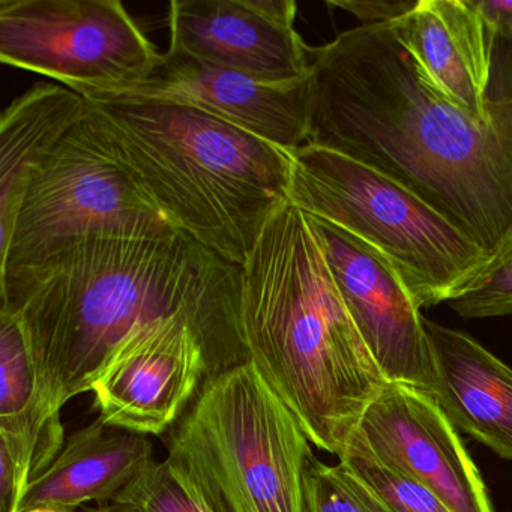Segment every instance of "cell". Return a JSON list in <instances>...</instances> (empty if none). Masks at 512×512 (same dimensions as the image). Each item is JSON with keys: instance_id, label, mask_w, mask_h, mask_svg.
I'll return each mask as SVG.
<instances>
[{"instance_id": "cell-1", "label": "cell", "mask_w": 512, "mask_h": 512, "mask_svg": "<svg viewBox=\"0 0 512 512\" xmlns=\"http://www.w3.org/2000/svg\"><path fill=\"white\" fill-rule=\"evenodd\" d=\"M0 311L19 320L44 407L91 392L137 329L184 317L205 344L208 377L245 364L242 266L187 233L97 238L0 272ZM206 377V379H208Z\"/></svg>"}, {"instance_id": "cell-2", "label": "cell", "mask_w": 512, "mask_h": 512, "mask_svg": "<svg viewBox=\"0 0 512 512\" xmlns=\"http://www.w3.org/2000/svg\"><path fill=\"white\" fill-rule=\"evenodd\" d=\"M311 145L418 194L491 256L512 236V79L479 121L419 77L392 23L311 47Z\"/></svg>"}, {"instance_id": "cell-3", "label": "cell", "mask_w": 512, "mask_h": 512, "mask_svg": "<svg viewBox=\"0 0 512 512\" xmlns=\"http://www.w3.org/2000/svg\"><path fill=\"white\" fill-rule=\"evenodd\" d=\"M245 359L310 442L340 460L388 380L335 283L319 233L287 203L242 266Z\"/></svg>"}, {"instance_id": "cell-4", "label": "cell", "mask_w": 512, "mask_h": 512, "mask_svg": "<svg viewBox=\"0 0 512 512\" xmlns=\"http://www.w3.org/2000/svg\"><path fill=\"white\" fill-rule=\"evenodd\" d=\"M107 154L173 226L244 266L289 203V152L182 104L83 97Z\"/></svg>"}, {"instance_id": "cell-5", "label": "cell", "mask_w": 512, "mask_h": 512, "mask_svg": "<svg viewBox=\"0 0 512 512\" xmlns=\"http://www.w3.org/2000/svg\"><path fill=\"white\" fill-rule=\"evenodd\" d=\"M289 157L290 205L377 251L419 308L448 304L493 259L454 221L380 170L311 143Z\"/></svg>"}, {"instance_id": "cell-6", "label": "cell", "mask_w": 512, "mask_h": 512, "mask_svg": "<svg viewBox=\"0 0 512 512\" xmlns=\"http://www.w3.org/2000/svg\"><path fill=\"white\" fill-rule=\"evenodd\" d=\"M167 451L223 512H307L310 439L250 362L205 379Z\"/></svg>"}, {"instance_id": "cell-7", "label": "cell", "mask_w": 512, "mask_h": 512, "mask_svg": "<svg viewBox=\"0 0 512 512\" xmlns=\"http://www.w3.org/2000/svg\"><path fill=\"white\" fill-rule=\"evenodd\" d=\"M179 232L145 199L80 122L32 169L16 223L0 248V272L31 265L97 238H148Z\"/></svg>"}, {"instance_id": "cell-8", "label": "cell", "mask_w": 512, "mask_h": 512, "mask_svg": "<svg viewBox=\"0 0 512 512\" xmlns=\"http://www.w3.org/2000/svg\"><path fill=\"white\" fill-rule=\"evenodd\" d=\"M163 53L119 0H0V61L82 97L145 83Z\"/></svg>"}, {"instance_id": "cell-9", "label": "cell", "mask_w": 512, "mask_h": 512, "mask_svg": "<svg viewBox=\"0 0 512 512\" xmlns=\"http://www.w3.org/2000/svg\"><path fill=\"white\" fill-rule=\"evenodd\" d=\"M208 377L205 344L184 317L143 326L113 353L92 385L98 419L143 436H163Z\"/></svg>"}, {"instance_id": "cell-10", "label": "cell", "mask_w": 512, "mask_h": 512, "mask_svg": "<svg viewBox=\"0 0 512 512\" xmlns=\"http://www.w3.org/2000/svg\"><path fill=\"white\" fill-rule=\"evenodd\" d=\"M350 442L433 491L454 512H496L457 428L424 389L386 383Z\"/></svg>"}, {"instance_id": "cell-11", "label": "cell", "mask_w": 512, "mask_h": 512, "mask_svg": "<svg viewBox=\"0 0 512 512\" xmlns=\"http://www.w3.org/2000/svg\"><path fill=\"white\" fill-rule=\"evenodd\" d=\"M310 218L350 316L385 379L433 394L436 373L425 319L400 275L352 233Z\"/></svg>"}, {"instance_id": "cell-12", "label": "cell", "mask_w": 512, "mask_h": 512, "mask_svg": "<svg viewBox=\"0 0 512 512\" xmlns=\"http://www.w3.org/2000/svg\"><path fill=\"white\" fill-rule=\"evenodd\" d=\"M296 14L293 0H173L169 50L257 82H299L313 65Z\"/></svg>"}, {"instance_id": "cell-13", "label": "cell", "mask_w": 512, "mask_h": 512, "mask_svg": "<svg viewBox=\"0 0 512 512\" xmlns=\"http://www.w3.org/2000/svg\"><path fill=\"white\" fill-rule=\"evenodd\" d=\"M311 74L299 82L271 85L167 50L145 83L115 97L194 107L290 152L310 140Z\"/></svg>"}, {"instance_id": "cell-14", "label": "cell", "mask_w": 512, "mask_h": 512, "mask_svg": "<svg viewBox=\"0 0 512 512\" xmlns=\"http://www.w3.org/2000/svg\"><path fill=\"white\" fill-rule=\"evenodd\" d=\"M419 77L479 121L496 110L490 94L493 40L469 0H416L392 23Z\"/></svg>"}, {"instance_id": "cell-15", "label": "cell", "mask_w": 512, "mask_h": 512, "mask_svg": "<svg viewBox=\"0 0 512 512\" xmlns=\"http://www.w3.org/2000/svg\"><path fill=\"white\" fill-rule=\"evenodd\" d=\"M436 398L455 428L512 460V368L466 332L425 319Z\"/></svg>"}, {"instance_id": "cell-16", "label": "cell", "mask_w": 512, "mask_h": 512, "mask_svg": "<svg viewBox=\"0 0 512 512\" xmlns=\"http://www.w3.org/2000/svg\"><path fill=\"white\" fill-rule=\"evenodd\" d=\"M152 461L149 436L97 418L68 437L52 466L29 485L20 512L43 505L73 511L91 503L106 505Z\"/></svg>"}, {"instance_id": "cell-17", "label": "cell", "mask_w": 512, "mask_h": 512, "mask_svg": "<svg viewBox=\"0 0 512 512\" xmlns=\"http://www.w3.org/2000/svg\"><path fill=\"white\" fill-rule=\"evenodd\" d=\"M88 116L82 95L62 85H37L0 118V248L16 223L32 169Z\"/></svg>"}, {"instance_id": "cell-18", "label": "cell", "mask_w": 512, "mask_h": 512, "mask_svg": "<svg viewBox=\"0 0 512 512\" xmlns=\"http://www.w3.org/2000/svg\"><path fill=\"white\" fill-rule=\"evenodd\" d=\"M62 412L50 415L19 320L0 311V448L35 479L64 449Z\"/></svg>"}, {"instance_id": "cell-19", "label": "cell", "mask_w": 512, "mask_h": 512, "mask_svg": "<svg viewBox=\"0 0 512 512\" xmlns=\"http://www.w3.org/2000/svg\"><path fill=\"white\" fill-rule=\"evenodd\" d=\"M115 512H223L178 461H152L115 499Z\"/></svg>"}, {"instance_id": "cell-20", "label": "cell", "mask_w": 512, "mask_h": 512, "mask_svg": "<svg viewBox=\"0 0 512 512\" xmlns=\"http://www.w3.org/2000/svg\"><path fill=\"white\" fill-rule=\"evenodd\" d=\"M307 512H394L344 461L326 464L314 455L305 470Z\"/></svg>"}, {"instance_id": "cell-21", "label": "cell", "mask_w": 512, "mask_h": 512, "mask_svg": "<svg viewBox=\"0 0 512 512\" xmlns=\"http://www.w3.org/2000/svg\"><path fill=\"white\" fill-rule=\"evenodd\" d=\"M340 461L349 464L394 512H454L433 491L380 463L358 443L350 442Z\"/></svg>"}, {"instance_id": "cell-22", "label": "cell", "mask_w": 512, "mask_h": 512, "mask_svg": "<svg viewBox=\"0 0 512 512\" xmlns=\"http://www.w3.org/2000/svg\"><path fill=\"white\" fill-rule=\"evenodd\" d=\"M448 305L463 319L512 316V236L475 283Z\"/></svg>"}, {"instance_id": "cell-23", "label": "cell", "mask_w": 512, "mask_h": 512, "mask_svg": "<svg viewBox=\"0 0 512 512\" xmlns=\"http://www.w3.org/2000/svg\"><path fill=\"white\" fill-rule=\"evenodd\" d=\"M415 2H386V0H373V2H328L329 7L340 8L355 16L362 26L386 25L397 22L406 16Z\"/></svg>"}, {"instance_id": "cell-24", "label": "cell", "mask_w": 512, "mask_h": 512, "mask_svg": "<svg viewBox=\"0 0 512 512\" xmlns=\"http://www.w3.org/2000/svg\"><path fill=\"white\" fill-rule=\"evenodd\" d=\"M469 2L481 17L488 34L512 46L511 0H469Z\"/></svg>"}, {"instance_id": "cell-25", "label": "cell", "mask_w": 512, "mask_h": 512, "mask_svg": "<svg viewBox=\"0 0 512 512\" xmlns=\"http://www.w3.org/2000/svg\"><path fill=\"white\" fill-rule=\"evenodd\" d=\"M22 512H77L73 511V509H67V508H58V506H35V508L26 509V511Z\"/></svg>"}, {"instance_id": "cell-26", "label": "cell", "mask_w": 512, "mask_h": 512, "mask_svg": "<svg viewBox=\"0 0 512 512\" xmlns=\"http://www.w3.org/2000/svg\"><path fill=\"white\" fill-rule=\"evenodd\" d=\"M77 512H115L113 511L110 503H106V505H88L83 506V508L77 509Z\"/></svg>"}]
</instances>
